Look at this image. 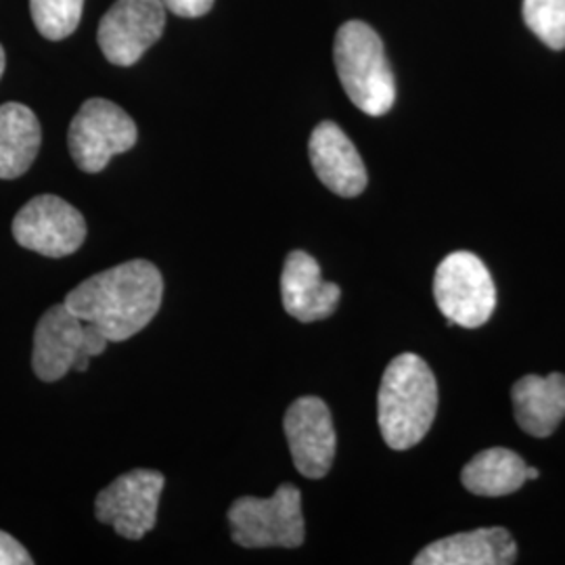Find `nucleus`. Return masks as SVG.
I'll return each mask as SVG.
<instances>
[{
  "label": "nucleus",
  "mask_w": 565,
  "mask_h": 565,
  "mask_svg": "<svg viewBox=\"0 0 565 565\" xmlns=\"http://www.w3.org/2000/svg\"><path fill=\"white\" fill-rule=\"evenodd\" d=\"M162 298L158 266L130 260L82 281L63 303L84 323L99 327L109 342H126L156 319Z\"/></svg>",
  "instance_id": "1"
},
{
  "label": "nucleus",
  "mask_w": 565,
  "mask_h": 565,
  "mask_svg": "<svg viewBox=\"0 0 565 565\" xmlns=\"http://www.w3.org/2000/svg\"><path fill=\"white\" fill-rule=\"evenodd\" d=\"M438 411V384L422 356L404 352L387 364L380 396L377 422L385 445L408 450L431 429Z\"/></svg>",
  "instance_id": "2"
},
{
  "label": "nucleus",
  "mask_w": 565,
  "mask_h": 565,
  "mask_svg": "<svg viewBox=\"0 0 565 565\" xmlns=\"http://www.w3.org/2000/svg\"><path fill=\"white\" fill-rule=\"evenodd\" d=\"M333 57L350 102L366 116H385L396 102V81L377 32L364 21L343 23L335 36Z\"/></svg>",
  "instance_id": "3"
},
{
  "label": "nucleus",
  "mask_w": 565,
  "mask_h": 565,
  "mask_svg": "<svg viewBox=\"0 0 565 565\" xmlns=\"http://www.w3.org/2000/svg\"><path fill=\"white\" fill-rule=\"evenodd\" d=\"M226 520L233 543L243 548H298L306 536L302 494L294 484L279 486L270 499H237L228 509Z\"/></svg>",
  "instance_id": "4"
},
{
  "label": "nucleus",
  "mask_w": 565,
  "mask_h": 565,
  "mask_svg": "<svg viewBox=\"0 0 565 565\" xmlns=\"http://www.w3.org/2000/svg\"><path fill=\"white\" fill-rule=\"evenodd\" d=\"M434 298L448 323L476 329L492 317L497 287L476 254L455 252L436 270Z\"/></svg>",
  "instance_id": "5"
},
{
  "label": "nucleus",
  "mask_w": 565,
  "mask_h": 565,
  "mask_svg": "<svg viewBox=\"0 0 565 565\" xmlns=\"http://www.w3.org/2000/svg\"><path fill=\"white\" fill-rule=\"evenodd\" d=\"M139 139L135 120L107 99H88L70 124L67 145L82 172L97 174L116 156L130 151Z\"/></svg>",
  "instance_id": "6"
},
{
  "label": "nucleus",
  "mask_w": 565,
  "mask_h": 565,
  "mask_svg": "<svg viewBox=\"0 0 565 565\" xmlns=\"http://www.w3.org/2000/svg\"><path fill=\"white\" fill-rule=\"evenodd\" d=\"M162 490L160 471L132 469L97 494L95 515L102 524L114 525L124 539L141 541L156 527Z\"/></svg>",
  "instance_id": "7"
},
{
  "label": "nucleus",
  "mask_w": 565,
  "mask_h": 565,
  "mask_svg": "<svg viewBox=\"0 0 565 565\" xmlns=\"http://www.w3.org/2000/svg\"><path fill=\"white\" fill-rule=\"evenodd\" d=\"M11 231L21 247L46 258H65L81 249L86 221L72 203L57 195H39L21 207Z\"/></svg>",
  "instance_id": "8"
},
{
  "label": "nucleus",
  "mask_w": 565,
  "mask_h": 565,
  "mask_svg": "<svg viewBox=\"0 0 565 565\" xmlns=\"http://www.w3.org/2000/svg\"><path fill=\"white\" fill-rule=\"evenodd\" d=\"M166 25L162 0H118L99 23L97 41L105 60L120 67L135 65L160 41Z\"/></svg>",
  "instance_id": "9"
},
{
  "label": "nucleus",
  "mask_w": 565,
  "mask_h": 565,
  "mask_svg": "<svg viewBox=\"0 0 565 565\" xmlns=\"http://www.w3.org/2000/svg\"><path fill=\"white\" fill-rule=\"evenodd\" d=\"M282 427L296 469L310 480L324 478L338 445L329 406L317 396H302L287 408Z\"/></svg>",
  "instance_id": "10"
},
{
  "label": "nucleus",
  "mask_w": 565,
  "mask_h": 565,
  "mask_svg": "<svg viewBox=\"0 0 565 565\" xmlns=\"http://www.w3.org/2000/svg\"><path fill=\"white\" fill-rule=\"evenodd\" d=\"M308 153L319 181L335 195L356 198L366 189L363 158L335 121H321L312 130Z\"/></svg>",
  "instance_id": "11"
},
{
  "label": "nucleus",
  "mask_w": 565,
  "mask_h": 565,
  "mask_svg": "<svg viewBox=\"0 0 565 565\" xmlns=\"http://www.w3.org/2000/svg\"><path fill=\"white\" fill-rule=\"evenodd\" d=\"M340 298V285L323 281L321 266L310 254L296 249L287 256L281 273V300L289 317L300 323L323 321L335 312Z\"/></svg>",
  "instance_id": "12"
},
{
  "label": "nucleus",
  "mask_w": 565,
  "mask_h": 565,
  "mask_svg": "<svg viewBox=\"0 0 565 565\" xmlns=\"http://www.w3.org/2000/svg\"><path fill=\"white\" fill-rule=\"evenodd\" d=\"M84 340V321L65 303L51 306L34 331L32 366L41 382L63 380L76 364Z\"/></svg>",
  "instance_id": "13"
},
{
  "label": "nucleus",
  "mask_w": 565,
  "mask_h": 565,
  "mask_svg": "<svg viewBox=\"0 0 565 565\" xmlns=\"http://www.w3.org/2000/svg\"><path fill=\"white\" fill-rule=\"evenodd\" d=\"M518 559V545L505 527H482L446 536L413 559L415 565H509Z\"/></svg>",
  "instance_id": "14"
},
{
  "label": "nucleus",
  "mask_w": 565,
  "mask_h": 565,
  "mask_svg": "<svg viewBox=\"0 0 565 565\" xmlns=\"http://www.w3.org/2000/svg\"><path fill=\"white\" fill-rule=\"evenodd\" d=\"M520 427L534 438H548L565 417V375H525L511 390Z\"/></svg>",
  "instance_id": "15"
},
{
  "label": "nucleus",
  "mask_w": 565,
  "mask_h": 565,
  "mask_svg": "<svg viewBox=\"0 0 565 565\" xmlns=\"http://www.w3.org/2000/svg\"><path fill=\"white\" fill-rule=\"evenodd\" d=\"M42 130L36 114L21 103L0 105V179L23 177L41 151Z\"/></svg>",
  "instance_id": "16"
},
{
  "label": "nucleus",
  "mask_w": 565,
  "mask_h": 565,
  "mask_svg": "<svg viewBox=\"0 0 565 565\" xmlns=\"http://www.w3.org/2000/svg\"><path fill=\"white\" fill-rule=\"evenodd\" d=\"M524 459L509 448H488L478 452L461 471L465 488L478 497H505L525 482Z\"/></svg>",
  "instance_id": "17"
},
{
  "label": "nucleus",
  "mask_w": 565,
  "mask_h": 565,
  "mask_svg": "<svg viewBox=\"0 0 565 565\" xmlns=\"http://www.w3.org/2000/svg\"><path fill=\"white\" fill-rule=\"evenodd\" d=\"M84 0H30L36 30L49 41H63L78 28Z\"/></svg>",
  "instance_id": "18"
},
{
  "label": "nucleus",
  "mask_w": 565,
  "mask_h": 565,
  "mask_svg": "<svg viewBox=\"0 0 565 565\" xmlns=\"http://www.w3.org/2000/svg\"><path fill=\"white\" fill-rule=\"evenodd\" d=\"M524 21L546 46L565 49V0H524Z\"/></svg>",
  "instance_id": "19"
},
{
  "label": "nucleus",
  "mask_w": 565,
  "mask_h": 565,
  "mask_svg": "<svg viewBox=\"0 0 565 565\" xmlns=\"http://www.w3.org/2000/svg\"><path fill=\"white\" fill-rule=\"evenodd\" d=\"M30 553L23 548L20 541L0 530V565H32Z\"/></svg>",
  "instance_id": "20"
},
{
  "label": "nucleus",
  "mask_w": 565,
  "mask_h": 565,
  "mask_svg": "<svg viewBox=\"0 0 565 565\" xmlns=\"http://www.w3.org/2000/svg\"><path fill=\"white\" fill-rule=\"evenodd\" d=\"M163 7L179 18H203L214 7V0H162Z\"/></svg>",
  "instance_id": "21"
},
{
  "label": "nucleus",
  "mask_w": 565,
  "mask_h": 565,
  "mask_svg": "<svg viewBox=\"0 0 565 565\" xmlns=\"http://www.w3.org/2000/svg\"><path fill=\"white\" fill-rule=\"evenodd\" d=\"M541 478V471L534 469V467H527L525 469V480H539Z\"/></svg>",
  "instance_id": "22"
},
{
  "label": "nucleus",
  "mask_w": 565,
  "mask_h": 565,
  "mask_svg": "<svg viewBox=\"0 0 565 565\" xmlns=\"http://www.w3.org/2000/svg\"><path fill=\"white\" fill-rule=\"evenodd\" d=\"M2 74H4V49L0 44V78H2Z\"/></svg>",
  "instance_id": "23"
}]
</instances>
